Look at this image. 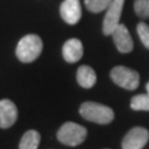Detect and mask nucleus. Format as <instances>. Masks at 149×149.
<instances>
[{
    "label": "nucleus",
    "instance_id": "nucleus-11",
    "mask_svg": "<svg viewBox=\"0 0 149 149\" xmlns=\"http://www.w3.org/2000/svg\"><path fill=\"white\" fill-rule=\"evenodd\" d=\"M97 81L96 72L93 71V68L90 66H83L78 67L77 70V82L78 85L83 88H91L95 86V83Z\"/></svg>",
    "mask_w": 149,
    "mask_h": 149
},
{
    "label": "nucleus",
    "instance_id": "nucleus-15",
    "mask_svg": "<svg viewBox=\"0 0 149 149\" xmlns=\"http://www.w3.org/2000/svg\"><path fill=\"white\" fill-rule=\"evenodd\" d=\"M134 10H136V14L138 16L143 19L149 17V0H136Z\"/></svg>",
    "mask_w": 149,
    "mask_h": 149
},
{
    "label": "nucleus",
    "instance_id": "nucleus-8",
    "mask_svg": "<svg viewBox=\"0 0 149 149\" xmlns=\"http://www.w3.org/2000/svg\"><path fill=\"white\" fill-rule=\"evenodd\" d=\"M112 37H113L114 45L118 49L119 52L122 54H128L133 50V40L130 37V34L125 25L119 24L116 30L112 32Z\"/></svg>",
    "mask_w": 149,
    "mask_h": 149
},
{
    "label": "nucleus",
    "instance_id": "nucleus-12",
    "mask_svg": "<svg viewBox=\"0 0 149 149\" xmlns=\"http://www.w3.org/2000/svg\"><path fill=\"white\" fill-rule=\"evenodd\" d=\"M40 133L36 130L31 129L22 136L20 144H19V149H37L40 144Z\"/></svg>",
    "mask_w": 149,
    "mask_h": 149
},
{
    "label": "nucleus",
    "instance_id": "nucleus-10",
    "mask_svg": "<svg viewBox=\"0 0 149 149\" xmlns=\"http://www.w3.org/2000/svg\"><path fill=\"white\" fill-rule=\"evenodd\" d=\"M83 55V46L78 39H70L65 42L62 47V56L65 61L70 63H74L80 61Z\"/></svg>",
    "mask_w": 149,
    "mask_h": 149
},
{
    "label": "nucleus",
    "instance_id": "nucleus-7",
    "mask_svg": "<svg viewBox=\"0 0 149 149\" xmlns=\"http://www.w3.org/2000/svg\"><path fill=\"white\" fill-rule=\"evenodd\" d=\"M60 14L67 24H77L82 15L80 0H63V3L60 6Z\"/></svg>",
    "mask_w": 149,
    "mask_h": 149
},
{
    "label": "nucleus",
    "instance_id": "nucleus-16",
    "mask_svg": "<svg viewBox=\"0 0 149 149\" xmlns=\"http://www.w3.org/2000/svg\"><path fill=\"white\" fill-rule=\"evenodd\" d=\"M137 32L141 37L142 44L149 50V25L146 22H139L137 26Z\"/></svg>",
    "mask_w": 149,
    "mask_h": 149
},
{
    "label": "nucleus",
    "instance_id": "nucleus-13",
    "mask_svg": "<svg viewBox=\"0 0 149 149\" xmlns=\"http://www.w3.org/2000/svg\"><path fill=\"white\" fill-rule=\"evenodd\" d=\"M130 108L134 111H149V93L134 96L130 101Z\"/></svg>",
    "mask_w": 149,
    "mask_h": 149
},
{
    "label": "nucleus",
    "instance_id": "nucleus-17",
    "mask_svg": "<svg viewBox=\"0 0 149 149\" xmlns=\"http://www.w3.org/2000/svg\"><path fill=\"white\" fill-rule=\"evenodd\" d=\"M146 87H147V91H148V93H149V82L147 83V86H146Z\"/></svg>",
    "mask_w": 149,
    "mask_h": 149
},
{
    "label": "nucleus",
    "instance_id": "nucleus-1",
    "mask_svg": "<svg viewBox=\"0 0 149 149\" xmlns=\"http://www.w3.org/2000/svg\"><path fill=\"white\" fill-rule=\"evenodd\" d=\"M80 114L90 122L98 124H108L114 118L113 109L108 106L97 103V102H85L80 107Z\"/></svg>",
    "mask_w": 149,
    "mask_h": 149
},
{
    "label": "nucleus",
    "instance_id": "nucleus-3",
    "mask_svg": "<svg viewBox=\"0 0 149 149\" xmlns=\"http://www.w3.org/2000/svg\"><path fill=\"white\" fill-rule=\"evenodd\" d=\"M87 137V129L81 124L66 122L61 125L57 132V139L65 146L76 147L83 143Z\"/></svg>",
    "mask_w": 149,
    "mask_h": 149
},
{
    "label": "nucleus",
    "instance_id": "nucleus-4",
    "mask_svg": "<svg viewBox=\"0 0 149 149\" xmlns=\"http://www.w3.org/2000/svg\"><path fill=\"white\" fill-rule=\"evenodd\" d=\"M111 78L116 85L128 91L136 90L139 85V73L132 68L124 66H116L111 71Z\"/></svg>",
    "mask_w": 149,
    "mask_h": 149
},
{
    "label": "nucleus",
    "instance_id": "nucleus-9",
    "mask_svg": "<svg viewBox=\"0 0 149 149\" xmlns=\"http://www.w3.org/2000/svg\"><path fill=\"white\" fill-rule=\"evenodd\" d=\"M17 119V108L10 100L0 101V128H9Z\"/></svg>",
    "mask_w": 149,
    "mask_h": 149
},
{
    "label": "nucleus",
    "instance_id": "nucleus-6",
    "mask_svg": "<svg viewBox=\"0 0 149 149\" xmlns=\"http://www.w3.org/2000/svg\"><path fill=\"white\" fill-rule=\"evenodd\" d=\"M149 141V132L143 127H134L125 134L122 149H142Z\"/></svg>",
    "mask_w": 149,
    "mask_h": 149
},
{
    "label": "nucleus",
    "instance_id": "nucleus-14",
    "mask_svg": "<svg viewBox=\"0 0 149 149\" xmlns=\"http://www.w3.org/2000/svg\"><path fill=\"white\" fill-rule=\"evenodd\" d=\"M112 0H85V5L92 13H101L107 10Z\"/></svg>",
    "mask_w": 149,
    "mask_h": 149
},
{
    "label": "nucleus",
    "instance_id": "nucleus-2",
    "mask_svg": "<svg viewBox=\"0 0 149 149\" xmlns=\"http://www.w3.org/2000/svg\"><path fill=\"white\" fill-rule=\"evenodd\" d=\"M42 41L37 35H26L19 41L16 46V56L21 62H32L41 55Z\"/></svg>",
    "mask_w": 149,
    "mask_h": 149
},
{
    "label": "nucleus",
    "instance_id": "nucleus-5",
    "mask_svg": "<svg viewBox=\"0 0 149 149\" xmlns=\"http://www.w3.org/2000/svg\"><path fill=\"white\" fill-rule=\"evenodd\" d=\"M123 4H124V0H112L109 6L107 8L104 20H103L104 35H112V32L119 25V19L123 10Z\"/></svg>",
    "mask_w": 149,
    "mask_h": 149
}]
</instances>
